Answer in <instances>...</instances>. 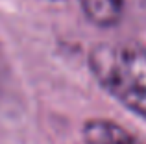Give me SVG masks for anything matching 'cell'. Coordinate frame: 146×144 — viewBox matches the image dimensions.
<instances>
[{
    "label": "cell",
    "mask_w": 146,
    "mask_h": 144,
    "mask_svg": "<svg viewBox=\"0 0 146 144\" xmlns=\"http://www.w3.org/2000/svg\"><path fill=\"white\" fill-rule=\"evenodd\" d=\"M98 87L131 115L146 120V46L137 43H98L87 54Z\"/></svg>",
    "instance_id": "obj_1"
},
{
    "label": "cell",
    "mask_w": 146,
    "mask_h": 144,
    "mask_svg": "<svg viewBox=\"0 0 146 144\" xmlns=\"http://www.w3.org/2000/svg\"><path fill=\"white\" fill-rule=\"evenodd\" d=\"M83 144H143L131 131L111 118H89L82 126Z\"/></svg>",
    "instance_id": "obj_2"
},
{
    "label": "cell",
    "mask_w": 146,
    "mask_h": 144,
    "mask_svg": "<svg viewBox=\"0 0 146 144\" xmlns=\"http://www.w3.org/2000/svg\"><path fill=\"white\" fill-rule=\"evenodd\" d=\"M85 17L98 28H113L124 13V0H80Z\"/></svg>",
    "instance_id": "obj_3"
}]
</instances>
